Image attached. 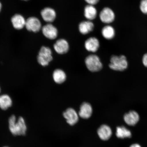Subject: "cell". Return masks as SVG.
Returning <instances> with one entry per match:
<instances>
[{
	"label": "cell",
	"mask_w": 147,
	"mask_h": 147,
	"mask_svg": "<svg viewBox=\"0 0 147 147\" xmlns=\"http://www.w3.org/2000/svg\"><path fill=\"white\" fill-rule=\"evenodd\" d=\"M13 26L17 30L23 29L25 26L26 20L23 16L20 14L15 15L11 19Z\"/></svg>",
	"instance_id": "obj_15"
},
{
	"label": "cell",
	"mask_w": 147,
	"mask_h": 147,
	"mask_svg": "<svg viewBox=\"0 0 147 147\" xmlns=\"http://www.w3.org/2000/svg\"><path fill=\"white\" fill-rule=\"evenodd\" d=\"M99 17L101 22L106 24H109L113 23L115 18L114 12L111 9L105 7L101 11Z\"/></svg>",
	"instance_id": "obj_5"
},
{
	"label": "cell",
	"mask_w": 147,
	"mask_h": 147,
	"mask_svg": "<svg viewBox=\"0 0 147 147\" xmlns=\"http://www.w3.org/2000/svg\"><path fill=\"white\" fill-rule=\"evenodd\" d=\"M23 1H28V0H23Z\"/></svg>",
	"instance_id": "obj_28"
},
{
	"label": "cell",
	"mask_w": 147,
	"mask_h": 147,
	"mask_svg": "<svg viewBox=\"0 0 147 147\" xmlns=\"http://www.w3.org/2000/svg\"><path fill=\"white\" fill-rule=\"evenodd\" d=\"M52 52L49 47H42L38 53L37 57L38 63L40 65L46 67L53 60Z\"/></svg>",
	"instance_id": "obj_4"
},
{
	"label": "cell",
	"mask_w": 147,
	"mask_h": 147,
	"mask_svg": "<svg viewBox=\"0 0 147 147\" xmlns=\"http://www.w3.org/2000/svg\"></svg>",
	"instance_id": "obj_29"
},
{
	"label": "cell",
	"mask_w": 147,
	"mask_h": 147,
	"mask_svg": "<svg viewBox=\"0 0 147 147\" xmlns=\"http://www.w3.org/2000/svg\"><path fill=\"white\" fill-rule=\"evenodd\" d=\"M116 135L119 138H130L131 136V132L123 126L117 127L116 129Z\"/></svg>",
	"instance_id": "obj_21"
},
{
	"label": "cell",
	"mask_w": 147,
	"mask_h": 147,
	"mask_svg": "<svg viewBox=\"0 0 147 147\" xmlns=\"http://www.w3.org/2000/svg\"><path fill=\"white\" fill-rule=\"evenodd\" d=\"M9 128L10 131L15 136L25 135L27 127L24 119L20 117L16 121L15 116L12 115L9 119Z\"/></svg>",
	"instance_id": "obj_1"
},
{
	"label": "cell",
	"mask_w": 147,
	"mask_h": 147,
	"mask_svg": "<svg viewBox=\"0 0 147 147\" xmlns=\"http://www.w3.org/2000/svg\"><path fill=\"white\" fill-rule=\"evenodd\" d=\"M63 116L67 122L70 125L77 123L79 120L78 115L72 108H69L63 113Z\"/></svg>",
	"instance_id": "obj_7"
},
{
	"label": "cell",
	"mask_w": 147,
	"mask_h": 147,
	"mask_svg": "<svg viewBox=\"0 0 147 147\" xmlns=\"http://www.w3.org/2000/svg\"><path fill=\"white\" fill-rule=\"evenodd\" d=\"M102 35L107 40L113 39L115 35V31L113 27L109 25L105 26L102 29Z\"/></svg>",
	"instance_id": "obj_20"
},
{
	"label": "cell",
	"mask_w": 147,
	"mask_h": 147,
	"mask_svg": "<svg viewBox=\"0 0 147 147\" xmlns=\"http://www.w3.org/2000/svg\"><path fill=\"white\" fill-rule=\"evenodd\" d=\"M84 16L88 20L91 21L94 20L97 16V12L94 5H88L85 7Z\"/></svg>",
	"instance_id": "obj_17"
},
{
	"label": "cell",
	"mask_w": 147,
	"mask_h": 147,
	"mask_svg": "<svg viewBox=\"0 0 147 147\" xmlns=\"http://www.w3.org/2000/svg\"><path fill=\"white\" fill-rule=\"evenodd\" d=\"M140 9L142 13L147 14V0H142L141 1Z\"/></svg>",
	"instance_id": "obj_22"
},
{
	"label": "cell",
	"mask_w": 147,
	"mask_h": 147,
	"mask_svg": "<svg viewBox=\"0 0 147 147\" xmlns=\"http://www.w3.org/2000/svg\"><path fill=\"white\" fill-rule=\"evenodd\" d=\"M94 26L91 21H85L82 22L79 24L78 29L81 34L86 35L89 34L93 30Z\"/></svg>",
	"instance_id": "obj_16"
},
{
	"label": "cell",
	"mask_w": 147,
	"mask_h": 147,
	"mask_svg": "<svg viewBox=\"0 0 147 147\" xmlns=\"http://www.w3.org/2000/svg\"><path fill=\"white\" fill-rule=\"evenodd\" d=\"M42 32L44 35L49 39L54 40L58 36L57 29L51 23L44 26L42 28Z\"/></svg>",
	"instance_id": "obj_8"
},
{
	"label": "cell",
	"mask_w": 147,
	"mask_h": 147,
	"mask_svg": "<svg viewBox=\"0 0 147 147\" xmlns=\"http://www.w3.org/2000/svg\"><path fill=\"white\" fill-rule=\"evenodd\" d=\"M93 113V109L91 104L84 102L80 106L78 115L81 118L88 119L91 117Z\"/></svg>",
	"instance_id": "obj_12"
},
{
	"label": "cell",
	"mask_w": 147,
	"mask_h": 147,
	"mask_svg": "<svg viewBox=\"0 0 147 147\" xmlns=\"http://www.w3.org/2000/svg\"><path fill=\"white\" fill-rule=\"evenodd\" d=\"M100 46V42L96 38L92 37L86 40L84 47L88 51L92 53L96 52Z\"/></svg>",
	"instance_id": "obj_10"
},
{
	"label": "cell",
	"mask_w": 147,
	"mask_h": 147,
	"mask_svg": "<svg viewBox=\"0 0 147 147\" xmlns=\"http://www.w3.org/2000/svg\"><path fill=\"white\" fill-rule=\"evenodd\" d=\"M85 63L86 67L92 72H97L102 68V64L100 58L95 55H89L86 58Z\"/></svg>",
	"instance_id": "obj_3"
},
{
	"label": "cell",
	"mask_w": 147,
	"mask_h": 147,
	"mask_svg": "<svg viewBox=\"0 0 147 147\" xmlns=\"http://www.w3.org/2000/svg\"><path fill=\"white\" fill-rule=\"evenodd\" d=\"M130 147H141L140 145L138 144H134L131 145Z\"/></svg>",
	"instance_id": "obj_25"
},
{
	"label": "cell",
	"mask_w": 147,
	"mask_h": 147,
	"mask_svg": "<svg viewBox=\"0 0 147 147\" xmlns=\"http://www.w3.org/2000/svg\"><path fill=\"white\" fill-rule=\"evenodd\" d=\"M1 88H0V93H1Z\"/></svg>",
	"instance_id": "obj_27"
},
{
	"label": "cell",
	"mask_w": 147,
	"mask_h": 147,
	"mask_svg": "<svg viewBox=\"0 0 147 147\" xmlns=\"http://www.w3.org/2000/svg\"><path fill=\"white\" fill-rule=\"evenodd\" d=\"M2 8V5L1 2H0V12H1V10Z\"/></svg>",
	"instance_id": "obj_26"
},
{
	"label": "cell",
	"mask_w": 147,
	"mask_h": 147,
	"mask_svg": "<svg viewBox=\"0 0 147 147\" xmlns=\"http://www.w3.org/2000/svg\"><path fill=\"white\" fill-rule=\"evenodd\" d=\"M54 50L58 54L62 55L66 54L69 51L68 42L64 39L61 38L57 40L54 45Z\"/></svg>",
	"instance_id": "obj_9"
},
{
	"label": "cell",
	"mask_w": 147,
	"mask_h": 147,
	"mask_svg": "<svg viewBox=\"0 0 147 147\" xmlns=\"http://www.w3.org/2000/svg\"><path fill=\"white\" fill-rule=\"evenodd\" d=\"M25 27L28 30L36 32H39L41 29V23L37 18L31 17L26 20Z\"/></svg>",
	"instance_id": "obj_6"
},
{
	"label": "cell",
	"mask_w": 147,
	"mask_h": 147,
	"mask_svg": "<svg viewBox=\"0 0 147 147\" xmlns=\"http://www.w3.org/2000/svg\"><path fill=\"white\" fill-rule=\"evenodd\" d=\"M53 78L54 81L57 84H61L65 81L67 78L66 74L62 70L55 69L53 73Z\"/></svg>",
	"instance_id": "obj_18"
},
{
	"label": "cell",
	"mask_w": 147,
	"mask_h": 147,
	"mask_svg": "<svg viewBox=\"0 0 147 147\" xmlns=\"http://www.w3.org/2000/svg\"><path fill=\"white\" fill-rule=\"evenodd\" d=\"M128 66L127 60L124 55L119 56L113 55L110 59L109 67L113 70L123 71L127 68Z\"/></svg>",
	"instance_id": "obj_2"
},
{
	"label": "cell",
	"mask_w": 147,
	"mask_h": 147,
	"mask_svg": "<svg viewBox=\"0 0 147 147\" xmlns=\"http://www.w3.org/2000/svg\"><path fill=\"white\" fill-rule=\"evenodd\" d=\"M140 117L136 111L132 110L125 114L124 121L129 126H134L139 122Z\"/></svg>",
	"instance_id": "obj_11"
},
{
	"label": "cell",
	"mask_w": 147,
	"mask_h": 147,
	"mask_svg": "<svg viewBox=\"0 0 147 147\" xmlns=\"http://www.w3.org/2000/svg\"><path fill=\"white\" fill-rule=\"evenodd\" d=\"M12 101L9 95L3 94L0 95V108L5 110L12 106Z\"/></svg>",
	"instance_id": "obj_19"
},
{
	"label": "cell",
	"mask_w": 147,
	"mask_h": 147,
	"mask_svg": "<svg viewBox=\"0 0 147 147\" xmlns=\"http://www.w3.org/2000/svg\"><path fill=\"white\" fill-rule=\"evenodd\" d=\"M142 63L145 67H147V53L143 55L142 58Z\"/></svg>",
	"instance_id": "obj_24"
},
{
	"label": "cell",
	"mask_w": 147,
	"mask_h": 147,
	"mask_svg": "<svg viewBox=\"0 0 147 147\" xmlns=\"http://www.w3.org/2000/svg\"><path fill=\"white\" fill-rule=\"evenodd\" d=\"M97 134L101 139L106 141L109 139L111 136L112 131L109 126L104 124L99 128L97 130Z\"/></svg>",
	"instance_id": "obj_14"
},
{
	"label": "cell",
	"mask_w": 147,
	"mask_h": 147,
	"mask_svg": "<svg viewBox=\"0 0 147 147\" xmlns=\"http://www.w3.org/2000/svg\"><path fill=\"white\" fill-rule=\"evenodd\" d=\"M89 5H94L98 3L100 0H84Z\"/></svg>",
	"instance_id": "obj_23"
},
{
	"label": "cell",
	"mask_w": 147,
	"mask_h": 147,
	"mask_svg": "<svg viewBox=\"0 0 147 147\" xmlns=\"http://www.w3.org/2000/svg\"><path fill=\"white\" fill-rule=\"evenodd\" d=\"M41 16L43 20L47 23H51L54 21L56 17V13L54 9L47 7L41 11Z\"/></svg>",
	"instance_id": "obj_13"
}]
</instances>
